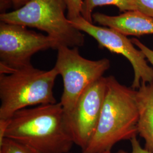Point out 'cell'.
<instances>
[{
	"instance_id": "obj_1",
	"label": "cell",
	"mask_w": 153,
	"mask_h": 153,
	"mask_svg": "<svg viewBox=\"0 0 153 153\" xmlns=\"http://www.w3.org/2000/svg\"><path fill=\"white\" fill-rule=\"evenodd\" d=\"M5 138L40 153H68L74 144L66 128L65 112L60 102L17 111L9 119Z\"/></svg>"
},
{
	"instance_id": "obj_2",
	"label": "cell",
	"mask_w": 153,
	"mask_h": 153,
	"mask_svg": "<svg viewBox=\"0 0 153 153\" xmlns=\"http://www.w3.org/2000/svg\"><path fill=\"white\" fill-rule=\"evenodd\" d=\"M104 102L97 129L82 153L111 150L117 142L137 137L138 108L136 90L121 84L115 76L106 77Z\"/></svg>"
},
{
	"instance_id": "obj_3",
	"label": "cell",
	"mask_w": 153,
	"mask_h": 153,
	"mask_svg": "<svg viewBox=\"0 0 153 153\" xmlns=\"http://www.w3.org/2000/svg\"><path fill=\"white\" fill-rule=\"evenodd\" d=\"M55 67L42 71L33 65L9 74H0V120H9L18 111L31 106L54 104Z\"/></svg>"
},
{
	"instance_id": "obj_4",
	"label": "cell",
	"mask_w": 153,
	"mask_h": 153,
	"mask_svg": "<svg viewBox=\"0 0 153 153\" xmlns=\"http://www.w3.org/2000/svg\"><path fill=\"white\" fill-rule=\"evenodd\" d=\"M64 0H30L22 7L0 15L1 22L36 28L47 33L59 45L79 48L85 36L65 16Z\"/></svg>"
},
{
	"instance_id": "obj_5",
	"label": "cell",
	"mask_w": 153,
	"mask_h": 153,
	"mask_svg": "<svg viewBox=\"0 0 153 153\" xmlns=\"http://www.w3.org/2000/svg\"><path fill=\"white\" fill-rule=\"evenodd\" d=\"M57 51L54 67L62 76L64 83L60 103L65 114H68L85 90L103 76L111 64L106 58L98 60L87 59L80 55L77 47L59 45Z\"/></svg>"
},
{
	"instance_id": "obj_6",
	"label": "cell",
	"mask_w": 153,
	"mask_h": 153,
	"mask_svg": "<svg viewBox=\"0 0 153 153\" xmlns=\"http://www.w3.org/2000/svg\"><path fill=\"white\" fill-rule=\"evenodd\" d=\"M59 44L48 35L35 33L26 27L1 22L0 74H9L31 65L33 55L47 49H57Z\"/></svg>"
},
{
	"instance_id": "obj_7",
	"label": "cell",
	"mask_w": 153,
	"mask_h": 153,
	"mask_svg": "<svg viewBox=\"0 0 153 153\" xmlns=\"http://www.w3.org/2000/svg\"><path fill=\"white\" fill-rule=\"evenodd\" d=\"M69 21L76 29L86 33L94 39L100 47L122 55L129 61L134 71L131 88L138 90L141 83H153V68L149 65L148 60L142 51L136 48L131 40L127 36L112 28L94 25L82 16Z\"/></svg>"
},
{
	"instance_id": "obj_8",
	"label": "cell",
	"mask_w": 153,
	"mask_h": 153,
	"mask_svg": "<svg viewBox=\"0 0 153 153\" xmlns=\"http://www.w3.org/2000/svg\"><path fill=\"white\" fill-rule=\"evenodd\" d=\"M106 77L103 76L88 86L76 102L73 109L65 114L66 128L74 143L85 150L94 134L106 91Z\"/></svg>"
},
{
	"instance_id": "obj_9",
	"label": "cell",
	"mask_w": 153,
	"mask_h": 153,
	"mask_svg": "<svg viewBox=\"0 0 153 153\" xmlns=\"http://www.w3.org/2000/svg\"><path fill=\"white\" fill-rule=\"evenodd\" d=\"M93 21L127 36H141L153 34V19L138 10L126 11L111 16L99 12L94 13Z\"/></svg>"
},
{
	"instance_id": "obj_10",
	"label": "cell",
	"mask_w": 153,
	"mask_h": 153,
	"mask_svg": "<svg viewBox=\"0 0 153 153\" xmlns=\"http://www.w3.org/2000/svg\"><path fill=\"white\" fill-rule=\"evenodd\" d=\"M138 108V134L145 141V149L153 153V83H141L136 90Z\"/></svg>"
},
{
	"instance_id": "obj_11",
	"label": "cell",
	"mask_w": 153,
	"mask_h": 153,
	"mask_svg": "<svg viewBox=\"0 0 153 153\" xmlns=\"http://www.w3.org/2000/svg\"><path fill=\"white\" fill-rule=\"evenodd\" d=\"M113 5L121 12L137 10L136 0H83L81 16L88 22L93 23V12L95 7Z\"/></svg>"
},
{
	"instance_id": "obj_12",
	"label": "cell",
	"mask_w": 153,
	"mask_h": 153,
	"mask_svg": "<svg viewBox=\"0 0 153 153\" xmlns=\"http://www.w3.org/2000/svg\"><path fill=\"white\" fill-rule=\"evenodd\" d=\"M0 153H40L35 149L12 139L5 138L0 143Z\"/></svg>"
},
{
	"instance_id": "obj_13",
	"label": "cell",
	"mask_w": 153,
	"mask_h": 153,
	"mask_svg": "<svg viewBox=\"0 0 153 153\" xmlns=\"http://www.w3.org/2000/svg\"><path fill=\"white\" fill-rule=\"evenodd\" d=\"M67 10V18L71 21L81 16L83 0H64Z\"/></svg>"
},
{
	"instance_id": "obj_14",
	"label": "cell",
	"mask_w": 153,
	"mask_h": 153,
	"mask_svg": "<svg viewBox=\"0 0 153 153\" xmlns=\"http://www.w3.org/2000/svg\"><path fill=\"white\" fill-rule=\"evenodd\" d=\"M137 10L153 19V0H136Z\"/></svg>"
},
{
	"instance_id": "obj_15",
	"label": "cell",
	"mask_w": 153,
	"mask_h": 153,
	"mask_svg": "<svg viewBox=\"0 0 153 153\" xmlns=\"http://www.w3.org/2000/svg\"><path fill=\"white\" fill-rule=\"evenodd\" d=\"M131 40L134 45L142 51V53L145 56L148 62H149L153 66V50L149 48L137 39H131Z\"/></svg>"
},
{
	"instance_id": "obj_16",
	"label": "cell",
	"mask_w": 153,
	"mask_h": 153,
	"mask_svg": "<svg viewBox=\"0 0 153 153\" xmlns=\"http://www.w3.org/2000/svg\"><path fill=\"white\" fill-rule=\"evenodd\" d=\"M131 142V152L128 153L124 150H120L116 153H153L145 148H142L140 144V142L137 140V137H134L130 140Z\"/></svg>"
},
{
	"instance_id": "obj_17",
	"label": "cell",
	"mask_w": 153,
	"mask_h": 153,
	"mask_svg": "<svg viewBox=\"0 0 153 153\" xmlns=\"http://www.w3.org/2000/svg\"><path fill=\"white\" fill-rule=\"evenodd\" d=\"M16 9L22 7L25 5L30 0H10Z\"/></svg>"
},
{
	"instance_id": "obj_18",
	"label": "cell",
	"mask_w": 153,
	"mask_h": 153,
	"mask_svg": "<svg viewBox=\"0 0 153 153\" xmlns=\"http://www.w3.org/2000/svg\"><path fill=\"white\" fill-rule=\"evenodd\" d=\"M100 153H111V150H106L105 152Z\"/></svg>"
},
{
	"instance_id": "obj_19",
	"label": "cell",
	"mask_w": 153,
	"mask_h": 153,
	"mask_svg": "<svg viewBox=\"0 0 153 153\" xmlns=\"http://www.w3.org/2000/svg\"></svg>"
}]
</instances>
